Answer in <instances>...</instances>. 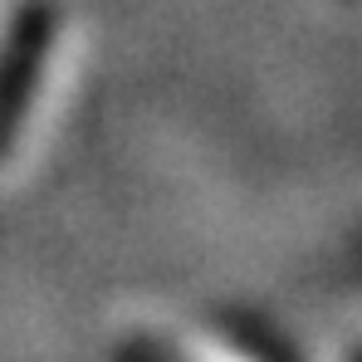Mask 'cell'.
Segmentation results:
<instances>
[{"instance_id": "1", "label": "cell", "mask_w": 362, "mask_h": 362, "mask_svg": "<svg viewBox=\"0 0 362 362\" xmlns=\"http://www.w3.org/2000/svg\"><path fill=\"white\" fill-rule=\"evenodd\" d=\"M49 45H54V10H45V5L25 10L10 45H5V59H0V157L10 152V142L25 127Z\"/></svg>"}]
</instances>
